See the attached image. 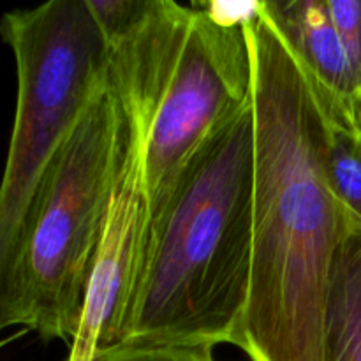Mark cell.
<instances>
[{
  "label": "cell",
  "instance_id": "cell-1",
  "mask_svg": "<svg viewBox=\"0 0 361 361\" xmlns=\"http://www.w3.org/2000/svg\"><path fill=\"white\" fill-rule=\"evenodd\" d=\"M245 34L256 162L252 279L240 349L250 361H321L328 279L355 217L328 182V118L312 80L261 4Z\"/></svg>",
  "mask_w": 361,
  "mask_h": 361
},
{
  "label": "cell",
  "instance_id": "cell-2",
  "mask_svg": "<svg viewBox=\"0 0 361 361\" xmlns=\"http://www.w3.org/2000/svg\"><path fill=\"white\" fill-rule=\"evenodd\" d=\"M254 141L250 106L183 173L148 231L122 344L242 348L252 279Z\"/></svg>",
  "mask_w": 361,
  "mask_h": 361
},
{
  "label": "cell",
  "instance_id": "cell-3",
  "mask_svg": "<svg viewBox=\"0 0 361 361\" xmlns=\"http://www.w3.org/2000/svg\"><path fill=\"white\" fill-rule=\"evenodd\" d=\"M0 37L16 62V111L0 180V331L20 324L28 236L67 136L106 78V46L85 0L9 11Z\"/></svg>",
  "mask_w": 361,
  "mask_h": 361
},
{
  "label": "cell",
  "instance_id": "cell-4",
  "mask_svg": "<svg viewBox=\"0 0 361 361\" xmlns=\"http://www.w3.org/2000/svg\"><path fill=\"white\" fill-rule=\"evenodd\" d=\"M133 140L106 76L60 150L25 249L20 326L44 341L76 337Z\"/></svg>",
  "mask_w": 361,
  "mask_h": 361
},
{
  "label": "cell",
  "instance_id": "cell-5",
  "mask_svg": "<svg viewBox=\"0 0 361 361\" xmlns=\"http://www.w3.org/2000/svg\"><path fill=\"white\" fill-rule=\"evenodd\" d=\"M190 6L185 39L143 136L150 228L204 145L252 106L254 71L245 25H219L200 4Z\"/></svg>",
  "mask_w": 361,
  "mask_h": 361
},
{
  "label": "cell",
  "instance_id": "cell-6",
  "mask_svg": "<svg viewBox=\"0 0 361 361\" xmlns=\"http://www.w3.org/2000/svg\"><path fill=\"white\" fill-rule=\"evenodd\" d=\"M133 134V150L88 281L83 316L67 361H88L99 349L122 344L133 316L150 229L143 180V134L134 126Z\"/></svg>",
  "mask_w": 361,
  "mask_h": 361
},
{
  "label": "cell",
  "instance_id": "cell-7",
  "mask_svg": "<svg viewBox=\"0 0 361 361\" xmlns=\"http://www.w3.org/2000/svg\"><path fill=\"white\" fill-rule=\"evenodd\" d=\"M259 4L312 80L324 109L353 122V106L361 97L358 78L326 0H267Z\"/></svg>",
  "mask_w": 361,
  "mask_h": 361
},
{
  "label": "cell",
  "instance_id": "cell-8",
  "mask_svg": "<svg viewBox=\"0 0 361 361\" xmlns=\"http://www.w3.org/2000/svg\"><path fill=\"white\" fill-rule=\"evenodd\" d=\"M321 361H361V222L353 219L328 279Z\"/></svg>",
  "mask_w": 361,
  "mask_h": 361
},
{
  "label": "cell",
  "instance_id": "cell-9",
  "mask_svg": "<svg viewBox=\"0 0 361 361\" xmlns=\"http://www.w3.org/2000/svg\"><path fill=\"white\" fill-rule=\"evenodd\" d=\"M326 118L328 182L345 210L361 222V130L348 120L331 118L328 113Z\"/></svg>",
  "mask_w": 361,
  "mask_h": 361
},
{
  "label": "cell",
  "instance_id": "cell-10",
  "mask_svg": "<svg viewBox=\"0 0 361 361\" xmlns=\"http://www.w3.org/2000/svg\"><path fill=\"white\" fill-rule=\"evenodd\" d=\"M88 361H217L214 349L182 345L118 344L99 349Z\"/></svg>",
  "mask_w": 361,
  "mask_h": 361
},
{
  "label": "cell",
  "instance_id": "cell-11",
  "mask_svg": "<svg viewBox=\"0 0 361 361\" xmlns=\"http://www.w3.org/2000/svg\"><path fill=\"white\" fill-rule=\"evenodd\" d=\"M326 6L344 42L361 92V0H326Z\"/></svg>",
  "mask_w": 361,
  "mask_h": 361
},
{
  "label": "cell",
  "instance_id": "cell-12",
  "mask_svg": "<svg viewBox=\"0 0 361 361\" xmlns=\"http://www.w3.org/2000/svg\"><path fill=\"white\" fill-rule=\"evenodd\" d=\"M353 123H355L356 129L361 130V97L353 106Z\"/></svg>",
  "mask_w": 361,
  "mask_h": 361
}]
</instances>
